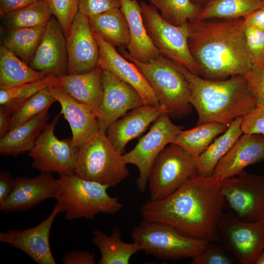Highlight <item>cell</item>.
<instances>
[{"label": "cell", "instance_id": "obj_1", "mask_svg": "<svg viewBox=\"0 0 264 264\" xmlns=\"http://www.w3.org/2000/svg\"><path fill=\"white\" fill-rule=\"evenodd\" d=\"M220 182L213 176L198 175L163 199H149L140 212L143 219L170 225L187 236L216 242L223 213Z\"/></svg>", "mask_w": 264, "mask_h": 264}, {"label": "cell", "instance_id": "obj_2", "mask_svg": "<svg viewBox=\"0 0 264 264\" xmlns=\"http://www.w3.org/2000/svg\"><path fill=\"white\" fill-rule=\"evenodd\" d=\"M188 24L189 49L198 65L199 76L220 80L247 74L252 62L243 18L195 19Z\"/></svg>", "mask_w": 264, "mask_h": 264}, {"label": "cell", "instance_id": "obj_3", "mask_svg": "<svg viewBox=\"0 0 264 264\" xmlns=\"http://www.w3.org/2000/svg\"><path fill=\"white\" fill-rule=\"evenodd\" d=\"M178 66L190 84V102L198 115L196 125L217 122L229 126L236 118L244 116L256 107L244 76L208 79Z\"/></svg>", "mask_w": 264, "mask_h": 264}, {"label": "cell", "instance_id": "obj_4", "mask_svg": "<svg viewBox=\"0 0 264 264\" xmlns=\"http://www.w3.org/2000/svg\"><path fill=\"white\" fill-rule=\"evenodd\" d=\"M58 189L54 198L65 213V219H93L100 213L114 214L124 205L107 193V185L84 179L76 175H59Z\"/></svg>", "mask_w": 264, "mask_h": 264}, {"label": "cell", "instance_id": "obj_5", "mask_svg": "<svg viewBox=\"0 0 264 264\" xmlns=\"http://www.w3.org/2000/svg\"><path fill=\"white\" fill-rule=\"evenodd\" d=\"M120 52L141 71L171 117L181 118L191 112L190 84L177 64L161 54L152 62L141 63L131 58L125 49Z\"/></svg>", "mask_w": 264, "mask_h": 264}, {"label": "cell", "instance_id": "obj_6", "mask_svg": "<svg viewBox=\"0 0 264 264\" xmlns=\"http://www.w3.org/2000/svg\"><path fill=\"white\" fill-rule=\"evenodd\" d=\"M131 236L141 251L163 260L192 259L209 242L183 235L168 224L145 219L133 228Z\"/></svg>", "mask_w": 264, "mask_h": 264}, {"label": "cell", "instance_id": "obj_7", "mask_svg": "<svg viewBox=\"0 0 264 264\" xmlns=\"http://www.w3.org/2000/svg\"><path fill=\"white\" fill-rule=\"evenodd\" d=\"M124 160L106 132L97 134L79 149L75 175L87 180L114 187L130 176Z\"/></svg>", "mask_w": 264, "mask_h": 264}, {"label": "cell", "instance_id": "obj_8", "mask_svg": "<svg viewBox=\"0 0 264 264\" xmlns=\"http://www.w3.org/2000/svg\"><path fill=\"white\" fill-rule=\"evenodd\" d=\"M143 22L154 46L162 56L199 75V68L190 52L188 22L174 25L163 18L152 4L140 2Z\"/></svg>", "mask_w": 264, "mask_h": 264}, {"label": "cell", "instance_id": "obj_9", "mask_svg": "<svg viewBox=\"0 0 264 264\" xmlns=\"http://www.w3.org/2000/svg\"><path fill=\"white\" fill-rule=\"evenodd\" d=\"M198 175L195 157L171 143L160 152L150 170L147 184L150 199H163Z\"/></svg>", "mask_w": 264, "mask_h": 264}, {"label": "cell", "instance_id": "obj_10", "mask_svg": "<svg viewBox=\"0 0 264 264\" xmlns=\"http://www.w3.org/2000/svg\"><path fill=\"white\" fill-rule=\"evenodd\" d=\"M182 129V126L171 121L168 113H164L154 122L149 131L141 137L136 146L123 154L125 163L136 166L139 171L136 185L140 192H145L147 188L149 173L155 160Z\"/></svg>", "mask_w": 264, "mask_h": 264}, {"label": "cell", "instance_id": "obj_11", "mask_svg": "<svg viewBox=\"0 0 264 264\" xmlns=\"http://www.w3.org/2000/svg\"><path fill=\"white\" fill-rule=\"evenodd\" d=\"M61 114L47 123L28 155L32 158V167L41 172L70 176L75 173L79 148L72 138L59 139L55 135V127Z\"/></svg>", "mask_w": 264, "mask_h": 264}, {"label": "cell", "instance_id": "obj_12", "mask_svg": "<svg viewBox=\"0 0 264 264\" xmlns=\"http://www.w3.org/2000/svg\"><path fill=\"white\" fill-rule=\"evenodd\" d=\"M220 191L241 220L255 222L264 218V176L244 170L221 180Z\"/></svg>", "mask_w": 264, "mask_h": 264}, {"label": "cell", "instance_id": "obj_13", "mask_svg": "<svg viewBox=\"0 0 264 264\" xmlns=\"http://www.w3.org/2000/svg\"><path fill=\"white\" fill-rule=\"evenodd\" d=\"M223 243L242 264H255L264 249V218L255 222L223 213L218 224Z\"/></svg>", "mask_w": 264, "mask_h": 264}, {"label": "cell", "instance_id": "obj_14", "mask_svg": "<svg viewBox=\"0 0 264 264\" xmlns=\"http://www.w3.org/2000/svg\"><path fill=\"white\" fill-rule=\"evenodd\" d=\"M103 96L97 119L100 130L108 128L128 111L145 105L138 92L131 85L108 71L102 74Z\"/></svg>", "mask_w": 264, "mask_h": 264}, {"label": "cell", "instance_id": "obj_15", "mask_svg": "<svg viewBox=\"0 0 264 264\" xmlns=\"http://www.w3.org/2000/svg\"><path fill=\"white\" fill-rule=\"evenodd\" d=\"M61 209L58 203L44 220L31 228L17 230L8 229L0 233V242L20 249L38 264H56L49 244L53 223Z\"/></svg>", "mask_w": 264, "mask_h": 264}, {"label": "cell", "instance_id": "obj_16", "mask_svg": "<svg viewBox=\"0 0 264 264\" xmlns=\"http://www.w3.org/2000/svg\"><path fill=\"white\" fill-rule=\"evenodd\" d=\"M66 40L68 74L87 72L98 66L99 48L88 17L78 11Z\"/></svg>", "mask_w": 264, "mask_h": 264}, {"label": "cell", "instance_id": "obj_17", "mask_svg": "<svg viewBox=\"0 0 264 264\" xmlns=\"http://www.w3.org/2000/svg\"><path fill=\"white\" fill-rule=\"evenodd\" d=\"M29 65L46 75L60 77L68 74L66 37L54 16L45 25L40 43Z\"/></svg>", "mask_w": 264, "mask_h": 264}, {"label": "cell", "instance_id": "obj_18", "mask_svg": "<svg viewBox=\"0 0 264 264\" xmlns=\"http://www.w3.org/2000/svg\"><path fill=\"white\" fill-rule=\"evenodd\" d=\"M93 33L99 48L98 66L132 87L145 105H160L153 89L137 66L120 54L114 46Z\"/></svg>", "mask_w": 264, "mask_h": 264}, {"label": "cell", "instance_id": "obj_19", "mask_svg": "<svg viewBox=\"0 0 264 264\" xmlns=\"http://www.w3.org/2000/svg\"><path fill=\"white\" fill-rule=\"evenodd\" d=\"M14 181L11 194L0 204L4 213L27 211L47 199L54 198L59 186L58 179L51 172H41L32 178L18 176Z\"/></svg>", "mask_w": 264, "mask_h": 264}, {"label": "cell", "instance_id": "obj_20", "mask_svg": "<svg viewBox=\"0 0 264 264\" xmlns=\"http://www.w3.org/2000/svg\"><path fill=\"white\" fill-rule=\"evenodd\" d=\"M49 89L60 104V113L70 126L73 144L79 149L99 132L97 116L89 108L75 99L60 86H53Z\"/></svg>", "mask_w": 264, "mask_h": 264}, {"label": "cell", "instance_id": "obj_21", "mask_svg": "<svg viewBox=\"0 0 264 264\" xmlns=\"http://www.w3.org/2000/svg\"><path fill=\"white\" fill-rule=\"evenodd\" d=\"M264 159V134L242 133L218 163L212 176L221 180Z\"/></svg>", "mask_w": 264, "mask_h": 264}, {"label": "cell", "instance_id": "obj_22", "mask_svg": "<svg viewBox=\"0 0 264 264\" xmlns=\"http://www.w3.org/2000/svg\"><path fill=\"white\" fill-rule=\"evenodd\" d=\"M167 112L160 105H143L135 108L113 123L106 133L116 150L123 154L127 144L139 136L161 114Z\"/></svg>", "mask_w": 264, "mask_h": 264}, {"label": "cell", "instance_id": "obj_23", "mask_svg": "<svg viewBox=\"0 0 264 264\" xmlns=\"http://www.w3.org/2000/svg\"><path fill=\"white\" fill-rule=\"evenodd\" d=\"M120 8L129 27L130 39L127 48L129 56L141 63L156 60L160 53L147 33L140 3L137 0H120Z\"/></svg>", "mask_w": 264, "mask_h": 264}, {"label": "cell", "instance_id": "obj_24", "mask_svg": "<svg viewBox=\"0 0 264 264\" xmlns=\"http://www.w3.org/2000/svg\"><path fill=\"white\" fill-rule=\"evenodd\" d=\"M103 69L97 66L82 73L60 76V86L75 99L89 108L97 116L103 96Z\"/></svg>", "mask_w": 264, "mask_h": 264}, {"label": "cell", "instance_id": "obj_25", "mask_svg": "<svg viewBox=\"0 0 264 264\" xmlns=\"http://www.w3.org/2000/svg\"><path fill=\"white\" fill-rule=\"evenodd\" d=\"M48 110L9 131L0 139V154L14 156L29 152L47 124Z\"/></svg>", "mask_w": 264, "mask_h": 264}, {"label": "cell", "instance_id": "obj_26", "mask_svg": "<svg viewBox=\"0 0 264 264\" xmlns=\"http://www.w3.org/2000/svg\"><path fill=\"white\" fill-rule=\"evenodd\" d=\"M92 234L91 242L101 254L99 264H129L131 257L141 251L136 242L128 243L122 240L119 227H114L110 235L98 229Z\"/></svg>", "mask_w": 264, "mask_h": 264}, {"label": "cell", "instance_id": "obj_27", "mask_svg": "<svg viewBox=\"0 0 264 264\" xmlns=\"http://www.w3.org/2000/svg\"><path fill=\"white\" fill-rule=\"evenodd\" d=\"M88 18L94 33L119 49L127 48L130 39L129 27L120 8Z\"/></svg>", "mask_w": 264, "mask_h": 264}, {"label": "cell", "instance_id": "obj_28", "mask_svg": "<svg viewBox=\"0 0 264 264\" xmlns=\"http://www.w3.org/2000/svg\"><path fill=\"white\" fill-rule=\"evenodd\" d=\"M243 116L236 118L222 134L215 139L201 154L195 157L198 175L212 176L218 163L242 134Z\"/></svg>", "mask_w": 264, "mask_h": 264}, {"label": "cell", "instance_id": "obj_29", "mask_svg": "<svg viewBox=\"0 0 264 264\" xmlns=\"http://www.w3.org/2000/svg\"><path fill=\"white\" fill-rule=\"evenodd\" d=\"M47 75L32 68L2 44L0 46V88L41 79Z\"/></svg>", "mask_w": 264, "mask_h": 264}, {"label": "cell", "instance_id": "obj_30", "mask_svg": "<svg viewBox=\"0 0 264 264\" xmlns=\"http://www.w3.org/2000/svg\"><path fill=\"white\" fill-rule=\"evenodd\" d=\"M229 126L217 122L196 125L191 129L182 130L171 143L179 146L190 155L195 157L203 153L216 137L224 132Z\"/></svg>", "mask_w": 264, "mask_h": 264}, {"label": "cell", "instance_id": "obj_31", "mask_svg": "<svg viewBox=\"0 0 264 264\" xmlns=\"http://www.w3.org/2000/svg\"><path fill=\"white\" fill-rule=\"evenodd\" d=\"M264 7L263 0H210L197 19H235L243 18Z\"/></svg>", "mask_w": 264, "mask_h": 264}, {"label": "cell", "instance_id": "obj_32", "mask_svg": "<svg viewBox=\"0 0 264 264\" xmlns=\"http://www.w3.org/2000/svg\"><path fill=\"white\" fill-rule=\"evenodd\" d=\"M60 86V78L52 75L17 86L0 88V108L12 114L27 99L40 90Z\"/></svg>", "mask_w": 264, "mask_h": 264}, {"label": "cell", "instance_id": "obj_33", "mask_svg": "<svg viewBox=\"0 0 264 264\" xmlns=\"http://www.w3.org/2000/svg\"><path fill=\"white\" fill-rule=\"evenodd\" d=\"M45 26L9 30L2 44L29 65L40 43Z\"/></svg>", "mask_w": 264, "mask_h": 264}, {"label": "cell", "instance_id": "obj_34", "mask_svg": "<svg viewBox=\"0 0 264 264\" xmlns=\"http://www.w3.org/2000/svg\"><path fill=\"white\" fill-rule=\"evenodd\" d=\"M53 15L47 0H39L2 17L9 30L45 25Z\"/></svg>", "mask_w": 264, "mask_h": 264}, {"label": "cell", "instance_id": "obj_35", "mask_svg": "<svg viewBox=\"0 0 264 264\" xmlns=\"http://www.w3.org/2000/svg\"><path fill=\"white\" fill-rule=\"evenodd\" d=\"M169 22L180 26L197 19L202 7L191 0H148Z\"/></svg>", "mask_w": 264, "mask_h": 264}, {"label": "cell", "instance_id": "obj_36", "mask_svg": "<svg viewBox=\"0 0 264 264\" xmlns=\"http://www.w3.org/2000/svg\"><path fill=\"white\" fill-rule=\"evenodd\" d=\"M55 101L56 99L49 88L40 90L25 101L12 114L9 131L49 110Z\"/></svg>", "mask_w": 264, "mask_h": 264}, {"label": "cell", "instance_id": "obj_37", "mask_svg": "<svg viewBox=\"0 0 264 264\" xmlns=\"http://www.w3.org/2000/svg\"><path fill=\"white\" fill-rule=\"evenodd\" d=\"M53 16L60 23L66 37L79 11V0H47Z\"/></svg>", "mask_w": 264, "mask_h": 264}, {"label": "cell", "instance_id": "obj_38", "mask_svg": "<svg viewBox=\"0 0 264 264\" xmlns=\"http://www.w3.org/2000/svg\"><path fill=\"white\" fill-rule=\"evenodd\" d=\"M236 262L216 242H210L199 254L192 259L191 264H233Z\"/></svg>", "mask_w": 264, "mask_h": 264}, {"label": "cell", "instance_id": "obj_39", "mask_svg": "<svg viewBox=\"0 0 264 264\" xmlns=\"http://www.w3.org/2000/svg\"><path fill=\"white\" fill-rule=\"evenodd\" d=\"M244 32L252 66L262 64L264 62V31L244 24Z\"/></svg>", "mask_w": 264, "mask_h": 264}, {"label": "cell", "instance_id": "obj_40", "mask_svg": "<svg viewBox=\"0 0 264 264\" xmlns=\"http://www.w3.org/2000/svg\"><path fill=\"white\" fill-rule=\"evenodd\" d=\"M245 77L256 106H264V62L252 66Z\"/></svg>", "mask_w": 264, "mask_h": 264}, {"label": "cell", "instance_id": "obj_41", "mask_svg": "<svg viewBox=\"0 0 264 264\" xmlns=\"http://www.w3.org/2000/svg\"><path fill=\"white\" fill-rule=\"evenodd\" d=\"M243 133L264 134V106H256L243 116Z\"/></svg>", "mask_w": 264, "mask_h": 264}, {"label": "cell", "instance_id": "obj_42", "mask_svg": "<svg viewBox=\"0 0 264 264\" xmlns=\"http://www.w3.org/2000/svg\"><path fill=\"white\" fill-rule=\"evenodd\" d=\"M120 8V0H79V12L89 17Z\"/></svg>", "mask_w": 264, "mask_h": 264}, {"label": "cell", "instance_id": "obj_43", "mask_svg": "<svg viewBox=\"0 0 264 264\" xmlns=\"http://www.w3.org/2000/svg\"><path fill=\"white\" fill-rule=\"evenodd\" d=\"M95 254L89 251L78 250L67 251L61 259L64 264H94Z\"/></svg>", "mask_w": 264, "mask_h": 264}, {"label": "cell", "instance_id": "obj_44", "mask_svg": "<svg viewBox=\"0 0 264 264\" xmlns=\"http://www.w3.org/2000/svg\"><path fill=\"white\" fill-rule=\"evenodd\" d=\"M15 181L9 172L2 171L0 174V204L7 199L14 187Z\"/></svg>", "mask_w": 264, "mask_h": 264}, {"label": "cell", "instance_id": "obj_45", "mask_svg": "<svg viewBox=\"0 0 264 264\" xmlns=\"http://www.w3.org/2000/svg\"><path fill=\"white\" fill-rule=\"evenodd\" d=\"M39 0H0V14H6L25 7Z\"/></svg>", "mask_w": 264, "mask_h": 264}, {"label": "cell", "instance_id": "obj_46", "mask_svg": "<svg viewBox=\"0 0 264 264\" xmlns=\"http://www.w3.org/2000/svg\"><path fill=\"white\" fill-rule=\"evenodd\" d=\"M243 19L245 25L264 31V7L254 11Z\"/></svg>", "mask_w": 264, "mask_h": 264}, {"label": "cell", "instance_id": "obj_47", "mask_svg": "<svg viewBox=\"0 0 264 264\" xmlns=\"http://www.w3.org/2000/svg\"><path fill=\"white\" fill-rule=\"evenodd\" d=\"M11 116L0 108V138L6 134L9 130Z\"/></svg>", "mask_w": 264, "mask_h": 264}, {"label": "cell", "instance_id": "obj_48", "mask_svg": "<svg viewBox=\"0 0 264 264\" xmlns=\"http://www.w3.org/2000/svg\"><path fill=\"white\" fill-rule=\"evenodd\" d=\"M255 264H264V249L257 258Z\"/></svg>", "mask_w": 264, "mask_h": 264}, {"label": "cell", "instance_id": "obj_49", "mask_svg": "<svg viewBox=\"0 0 264 264\" xmlns=\"http://www.w3.org/2000/svg\"><path fill=\"white\" fill-rule=\"evenodd\" d=\"M194 3L198 4L201 5L202 3H207L210 0H191Z\"/></svg>", "mask_w": 264, "mask_h": 264}, {"label": "cell", "instance_id": "obj_50", "mask_svg": "<svg viewBox=\"0 0 264 264\" xmlns=\"http://www.w3.org/2000/svg\"></svg>", "mask_w": 264, "mask_h": 264}]
</instances>
